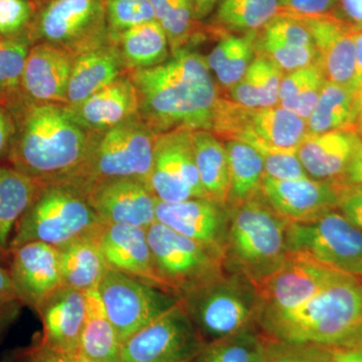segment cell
Returning <instances> with one entry per match:
<instances>
[{
  "instance_id": "34",
  "label": "cell",
  "mask_w": 362,
  "mask_h": 362,
  "mask_svg": "<svg viewBox=\"0 0 362 362\" xmlns=\"http://www.w3.org/2000/svg\"><path fill=\"white\" fill-rule=\"evenodd\" d=\"M285 73L270 59L257 56L232 89L228 99L249 108H266L279 105V89Z\"/></svg>"
},
{
  "instance_id": "27",
  "label": "cell",
  "mask_w": 362,
  "mask_h": 362,
  "mask_svg": "<svg viewBox=\"0 0 362 362\" xmlns=\"http://www.w3.org/2000/svg\"><path fill=\"white\" fill-rule=\"evenodd\" d=\"M101 228L58 247L62 286L81 292L89 291L99 286L108 269L100 249Z\"/></svg>"
},
{
  "instance_id": "41",
  "label": "cell",
  "mask_w": 362,
  "mask_h": 362,
  "mask_svg": "<svg viewBox=\"0 0 362 362\" xmlns=\"http://www.w3.org/2000/svg\"><path fill=\"white\" fill-rule=\"evenodd\" d=\"M264 337V335H263ZM334 347L264 337L265 362H331Z\"/></svg>"
},
{
  "instance_id": "25",
  "label": "cell",
  "mask_w": 362,
  "mask_h": 362,
  "mask_svg": "<svg viewBox=\"0 0 362 362\" xmlns=\"http://www.w3.org/2000/svg\"><path fill=\"white\" fill-rule=\"evenodd\" d=\"M362 142L356 129L307 133L297 149V156L309 177L337 180L346 170L354 152Z\"/></svg>"
},
{
  "instance_id": "31",
  "label": "cell",
  "mask_w": 362,
  "mask_h": 362,
  "mask_svg": "<svg viewBox=\"0 0 362 362\" xmlns=\"http://www.w3.org/2000/svg\"><path fill=\"white\" fill-rule=\"evenodd\" d=\"M356 92L326 81L311 115L307 119L309 134L335 130L356 129L358 121Z\"/></svg>"
},
{
  "instance_id": "43",
  "label": "cell",
  "mask_w": 362,
  "mask_h": 362,
  "mask_svg": "<svg viewBox=\"0 0 362 362\" xmlns=\"http://www.w3.org/2000/svg\"><path fill=\"white\" fill-rule=\"evenodd\" d=\"M257 56L270 59L272 63L275 64L285 74L314 65L318 58L315 47H291L259 37Z\"/></svg>"
},
{
  "instance_id": "53",
  "label": "cell",
  "mask_w": 362,
  "mask_h": 362,
  "mask_svg": "<svg viewBox=\"0 0 362 362\" xmlns=\"http://www.w3.org/2000/svg\"><path fill=\"white\" fill-rule=\"evenodd\" d=\"M350 33L356 45V92L362 87V26H350Z\"/></svg>"
},
{
  "instance_id": "28",
  "label": "cell",
  "mask_w": 362,
  "mask_h": 362,
  "mask_svg": "<svg viewBox=\"0 0 362 362\" xmlns=\"http://www.w3.org/2000/svg\"><path fill=\"white\" fill-rule=\"evenodd\" d=\"M44 183L14 168L0 166V259L8 262L14 228Z\"/></svg>"
},
{
  "instance_id": "19",
  "label": "cell",
  "mask_w": 362,
  "mask_h": 362,
  "mask_svg": "<svg viewBox=\"0 0 362 362\" xmlns=\"http://www.w3.org/2000/svg\"><path fill=\"white\" fill-rule=\"evenodd\" d=\"M11 283L23 306L35 309L62 286L58 247L30 242L9 251Z\"/></svg>"
},
{
  "instance_id": "47",
  "label": "cell",
  "mask_w": 362,
  "mask_h": 362,
  "mask_svg": "<svg viewBox=\"0 0 362 362\" xmlns=\"http://www.w3.org/2000/svg\"><path fill=\"white\" fill-rule=\"evenodd\" d=\"M337 211L362 230V187H344Z\"/></svg>"
},
{
  "instance_id": "22",
  "label": "cell",
  "mask_w": 362,
  "mask_h": 362,
  "mask_svg": "<svg viewBox=\"0 0 362 362\" xmlns=\"http://www.w3.org/2000/svg\"><path fill=\"white\" fill-rule=\"evenodd\" d=\"M99 245L108 268L168 291L154 268L147 230L104 223L100 228Z\"/></svg>"
},
{
  "instance_id": "4",
  "label": "cell",
  "mask_w": 362,
  "mask_h": 362,
  "mask_svg": "<svg viewBox=\"0 0 362 362\" xmlns=\"http://www.w3.org/2000/svg\"><path fill=\"white\" fill-rule=\"evenodd\" d=\"M287 223L261 194L230 209L225 270L245 276L259 288L287 259Z\"/></svg>"
},
{
  "instance_id": "29",
  "label": "cell",
  "mask_w": 362,
  "mask_h": 362,
  "mask_svg": "<svg viewBox=\"0 0 362 362\" xmlns=\"http://www.w3.org/2000/svg\"><path fill=\"white\" fill-rule=\"evenodd\" d=\"M126 73L153 68L168 61V37L156 21L142 23L122 33H110Z\"/></svg>"
},
{
  "instance_id": "21",
  "label": "cell",
  "mask_w": 362,
  "mask_h": 362,
  "mask_svg": "<svg viewBox=\"0 0 362 362\" xmlns=\"http://www.w3.org/2000/svg\"><path fill=\"white\" fill-rule=\"evenodd\" d=\"M308 28L317 52V65L327 82L356 92V45L350 26L328 16L297 18Z\"/></svg>"
},
{
  "instance_id": "3",
  "label": "cell",
  "mask_w": 362,
  "mask_h": 362,
  "mask_svg": "<svg viewBox=\"0 0 362 362\" xmlns=\"http://www.w3.org/2000/svg\"><path fill=\"white\" fill-rule=\"evenodd\" d=\"M259 329L284 341L362 349V278L330 286L291 310L262 312Z\"/></svg>"
},
{
  "instance_id": "44",
  "label": "cell",
  "mask_w": 362,
  "mask_h": 362,
  "mask_svg": "<svg viewBox=\"0 0 362 362\" xmlns=\"http://www.w3.org/2000/svg\"><path fill=\"white\" fill-rule=\"evenodd\" d=\"M264 39L274 40L291 47H314L308 28L299 18L294 16H276L264 26Z\"/></svg>"
},
{
  "instance_id": "24",
  "label": "cell",
  "mask_w": 362,
  "mask_h": 362,
  "mask_svg": "<svg viewBox=\"0 0 362 362\" xmlns=\"http://www.w3.org/2000/svg\"><path fill=\"white\" fill-rule=\"evenodd\" d=\"M73 120L89 133L102 132L139 115L134 83L124 74L77 105H66Z\"/></svg>"
},
{
  "instance_id": "50",
  "label": "cell",
  "mask_w": 362,
  "mask_h": 362,
  "mask_svg": "<svg viewBox=\"0 0 362 362\" xmlns=\"http://www.w3.org/2000/svg\"><path fill=\"white\" fill-rule=\"evenodd\" d=\"M16 131L13 114L0 105V159L8 156Z\"/></svg>"
},
{
  "instance_id": "1",
  "label": "cell",
  "mask_w": 362,
  "mask_h": 362,
  "mask_svg": "<svg viewBox=\"0 0 362 362\" xmlns=\"http://www.w3.org/2000/svg\"><path fill=\"white\" fill-rule=\"evenodd\" d=\"M206 58L185 47L153 68L128 73L139 99V117L156 134L175 129L211 131L218 89Z\"/></svg>"
},
{
  "instance_id": "13",
  "label": "cell",
  "mask_w": 362,
  "mask_h": 362,
  "mask_svg": "<svg viewBox=\"0 0 362 362\" xmlns=\"http://www.w3.org/2000/svg\"><path fill=\"white\" fill-rule=\"evenodd\" d=\"M206 344L180 302L121 343V362H189Z\"/></svg>"
},
{
  "instance_id": "55",
  "label": "cell",
  "mask_w": 362,
  "mask_h": 362,
  "mask_svg": "<svg viewBox=\"0 0 362 362\" xmlns=\"http://www.w3.org/2000/svg\"><path fill=\"white\" fill-rule=\"evenodd\" d=\"M331 362H362V349H335Z\"/></svg>"
},
{
  "instance_id": "15",
  "label": "cell",
  "mask_w": 362,
  "mask_h": 362,
  "mask_svg": "<svg viewBox=\"0 0 362 362\" xmlns=\"http://www.w3.org/2000/svg\"><path fill=\"white\" fill-rule=\"evenodd\" d=\"M352 277L356 276L335 270L308 257L288 254L283 265L259 286L263 312L291 310L326 288Z\"/></svg>"
},
{
  "instance_id": "20",
  "label": "cell",
  "mask_w": 362,
  "mask_h": 362,
  "mask_svg": "<svg viewBox=\"0 0 362 362\" xmlns=\"http://www.w3.org/2000/svg\"><path fill=\"white\" fill-rule=\"evenodd\" d=\"M35 311L42 325L40 346L56 354H78L86 319L84 292L61 286Z\"/></svg>"
},
{
  "instance_id": "32",
  "label": "cell",
  "mask_w": 362,
  "mask_h": 362,
  "mask_svg": "<svg viewBox=\"0 0 362 362\" xmlns=\"http://www.w3.org/2000/svg\"><path fill=\"white\" fill-rule=\"evenodd\" d=\"M195 163L209 199L226 204L230 192V166L226 144L209 131H194Z\"/></svg>"
},
{
  "instance_id": "5",
  "label": "cell",
  "mask_w": 362,
  "mask_h": 362,
  "mask_svg": "<svg viewBox=\"0 0 362 362\" xmlns=\"http://www.w3.org/2000/svg\"><path fill=\"white\" fill-rule=\"evenodd\" d=\"M157 134L139 115L102 132L90 133L89 147L82 165L66 183L84 194L105 181L134 178L150 188ZM152 190V189H151Z\"/></svg>"
},
{
  "instance_id": "49",
  "label": "cell",
  "mask_w": 362,
  "mask_h": 362,
  "mask_svg": "<svg viewBox=\"0 0 362 362\" xmlns=\"http://www.w3.org/2000/svg\"><path fill=\"white\" fill-rule=\"evenodd\" d=\"M21 362H99L90 361L81 354H61L40 346L39 343L21 350L18 354Z\"/></svg>"
},
{
  "instance_id": "59",
  "label": "cell",
  "mask_w": 362,
  "mask_h": 362,
  "mask_svg": "<svg viewBox=\"0 0 362 362\" xmlns=\"http://www.w3.org/2000/svg\"><path fill=\"white\" fill-rule=\"evenodd\" d=\"M356 130L362 138V112H361V114H359L358 121H357Z\"/></svg>"
},
{
  "instance_id": "12",
  "label": "cell",
  "mask_w": 362,
  "mask_h": 362,
  "mask_svg": "<svg viewBox=\"0 0 362 362\" xmlns=\"http://www.w3.org/2000/svg\"><path fill=\"white\" fill-rule=\"evenodd\" d=\"M98 290L121 343L180 302L175 293L111 268L105 272Z\"/></svg>"
},
{
  "instance_id": "46",
  "label": "cell",
  "mask_w": 362,
  "mask_h": 362,
  "mask_svg": "<svg viewBox=\"0 0 362 362\" xmlns=\"http://www.w3.org/2000/svg\"><path fill=\"white\" fill-rule=\"evenodd\" d=\"M258 152L263 157L265 175L268 177L280 180L309 177L296 150L265 149Z\"/></svg>"
},
{
  "instance_id": "35",
  "label": "cell",
  "mask_w": 362,
  "mask_h": 362,
  "mask_svg": "<svg viewBox=\"0 0 362 362\" xmlns=\"http://www.w3.org/2000/svg\"><path fill=\"white\" fill-rule=\"evenodd\" d=\"M258 33L223 37L206 58L209 70L216 74L223 89H232L239 83L257 57Z\"/></svg>"
},
{
  "instance_id": "2",
  "label": "cell",
  "mask_w": 362,
  "mask_h": 362,
  "mask_svg": "<svg viewBox=\"0 0 362 362\" xmlns=\"http://www.w3.org/2000/svg\"><path fill=\"white\" fill-rule=\"evenodd\" d=\"M16 131L9 163L42 183L59 182L82 165L90 133L73 120L66 105L26 99L13 116Z\"/></svg>"
},
{
  "instance_id": "54",
  "label": "cell",
  "mask_w": 362,
  "mask_h": 362,
  "mask_svg": "<svg viewBox=\"0 0 362 362\" xmlns=\"http://www.w3.org/2000/svg\"><path fill=\"white\" fill-rule=\"evenodd\" d=\"M340 4L345 16L362 26V0H340Z\"/></svg>"
},
{
  "instance_id": "51",
  "label": "cell",
  "mask_w": 362,
  "mask_h": 362,
  "mask_svg": "<svg viewBox=\"0 0 362 362\" xmlns=\"http://www.w3.org/2000/svg\"><path fill=\"white\" fill-rule=\"evenodd\" d=\"M23 307L18 298L0 295V337L16 320Z\"/></svg>"
},
{
  "instance_id": "17",
  "label": "cell",
  "mask_w": 362,
  "mask_h": 362,
  "mask_svg": "<svg viewBox=\"0 0 362 362\" xmlns=\"http://www.w3.org/2000/svg\"><path fill=\"white\" fill-rule=\"evenodd\" d=\"M156 220L223 259L230 221L228 204L207 197L180 202L158 201Z\"/></svg>"
},
{
  "instance_id": "58",
  "label": "cell",
  "mask_w": 362,
  "mask_h": 362,
  "mask_svg": "<svg viewBox=\"0 0 362 362\" xmlns=\"http://www.w3.org/2000/svg\"><path fill=\"white\" fill-rule=\"evenodd\" d=\"M357 104H358L359 110L362 112V87L359 88L356 92Z\"/></svg>"
},
{
  "instance_id": "40",
  "label": "cell",
  "mask_w": 362,
  "mask_h": 362,
  "mask_svg": "<svg viewBox=\"0 0 362 362\" xmlns=\"http://www.w3.org/2000/svg\"><path fill=\"white\" fill-rule=\"evenodd\" d=\"M30 49L28 37L18 35L0 39V94L20 89Z\"/></svg>"
},
{
  "instance_id": "39",
  "label": "cell",
  "mask_w": 362,
  "mask_h": 362,
  "mask_svg": "<svg viewBox=\"0 0 362 362\" xmlns=\"http://www.w3.org/2000/svg\"><path fill=\"white\" fill-rule=\"evenodd\" d=\"M156 21L163 28L171 54L194 39L195 18L189 0H151Z\"/></svg>"
},
{
  "instance_id": "18",
  "label": "cell",
  "mask_w": 362,
  "mask_h": 362,
  "mask_svg": "<svg viewBox=\"0 0 362 362\" xmlns=\"http://www.w3.org/2000/svg\"><path fill=\"white\" fill-rule=\"evenodd\" d=\"M84 195L104 223L147 230L157 221L158 199L141 180L121 178L105 181L90 187Z\"/></svg>"
},
{
  "instance_id": "37",
  "label": "cell",
  "mask_w": 362,
  "mask_h": 362,
  "mask_svg": "<svg viewBox=\"0 0 362 362\" xmlns=\"http://www.w3.org/2000/svg\"><path fill=\"white\" fill-rule=\"evenodd\" d=\"M264 350L258 327L206 343L189 362H256Z\"/></svg>"
},
{
  "instance_id": "38",
  "label": "cell",
  "mask_w": 362,
  "mask_h": 362,
  "mask_svg": "<svg viewBox=\"0 0 362 362\" xmlns=\"http://www.w3.org/2000/svg\"><path fill=\"white\" fill-rule=\"evenodd\" d=\"M281 11V0H223L218 21L230 30L256 32L264 28Z\"/></svg>"
},
{
  "instance_id": "16",
  "label": "cell",
  "mask_w": 362,
  "mask_h": 362,
  "mask_svg": "<svg viewBox=\"0 0 362 362\" xmlns=\"http://www.w3.org/2000/svg\"><path fill=\"white\" fill-rule=\"evenodd\" d=\"M342 185L337 180H274L265 175L261 195L277 216L289 223L315 220L337 211Z\"/></svg>"
},
{
  "instance_id": "56",
  "label": "cell",
  "mask_w": 362,
  "mask_h": 362,
  "mask_svg": "<svg viewBox=\"0 0 362 362\" xmlns=\"http://www.w3.org/2000/svg\"><path fill=\"white\" fill-rule=\"evenodd\" d=\"M0 295L18 298L14 291L13 283H11L8 268L2 265L1 259H0Z\"/></svg>"
},
{
  "instance_id": "30",
  "label": "cell",
  "mask_w": 362,
  "mask_h": 362,
  "mask_svg": "<svg viewBox=\"0 0 362 362\" xmlns=\"http://www.w3.org/2000/svg\"><path fill=\"white\" fill-rule=\"evenodd\" d=\"M86 319L78 354L99 362H121V341L97 288L84 292Z\"/></svg>"
},
{
  "instance_id": "14",
  "label": "cell",
  "mask_w": 362,
  "mask_h": 362,
  "mask_svg": "<svg viewBox=\"0 0 362 362\" xmlns=\"http://www.w3.org/2000/svg\"><path fill=\"white\" fill-rule=\"evenodd\" d=\"M192 133L182 128L157 135L150 187L159 202L207 197L195 163Z\"/></svg>"
},
{
  "instance_id": "48",
  "label": "cell",
  "mask_w": 362,
  "mask_h": 362,
  "mask_svg": "<svg viewBox=\"0 0 362 362\" xmlns=\"http://www.w3.org/2000/svg\"><path fill=\"white\" fill-rule=\"evenodd\" d=\"M335 0H281V9L294 18L325 16L334 6Z\"/></svg>"
},
{
  "instance_id": "23",
  "label": "cell",
  "mask_w": 362,
  "mask_h": 362,
  "mask_svg": "<svg viewBox=\"0 0 362 362\" xmlns=\"http://www.w3.org/2000/svg\"><path fill=\"white\" fill-rule=\"evenodd\" d=\"M74 59L69 52L45 42L30 47L21 83L26 99L66 105Z\"/></svg>"
},
{
  "instance_id": "9",
  "label": "cell",
  "mask_w": 362,
  "mask_h": 362,
  "mask_svg": "<svg viewBox=\"0 0 362 362\" xmlns=\"http://www.w3.org/2000/svg\"><path fill=\"white\" fill-rule=\"evenodd\" d=\"M30 26V39L59 47L74 58L111 40L106 0H44Z\"/></svg>"
},
{
  "instance_id": "57",
  "label": "cell",
  "mask_w": 362,
  "mask_h": 362,
  "mask_svg": "<svg viewBox=\"0 0 362 362\" xmlns=\"http://www.w3.org/2000/svg\"><path fill=\"white\" fill-rule=\"evenodd\" d=\"M194 9L195 20H202L213 11L218 0H189Z\"/></svg>"
},
{
  "instance_id": "42",
  "label": "cell",
  "mask_w": 362,
  "mask_h": 362,
  "mask_svg": "<svg viewBox=\"0 0 362 362\" xmlns=\"http://www.w3.org/2000/svg\"><path fill=\"white\" fill-rule=\"evenodd\" d=\"M106 18L110 33H122L156 21L151 0H106Z\"/></svg>"
},
{
  "instance_id": "45",
  "label": "cell",
  "mask_w": 362,
  "mask_h": 362,
  "mask_svg": "<svg viewBox=\"0 0 362 362\" xmlns=\"http://www.w3.org/2000/svg\"><path fill=\"white\" fill-rule=\"evenodd\" d=\"M35 8L33 0H0V37L21 35L32 25Z\"/></svg>"
},
{
  "instance_id": "11",
  "label": "cell",
  "mask_w": 362,
  "mask_h": 362,
  "mask_svg": "<svg viewBox=\"0 0 362 362\" xmlns=\"http://www.w3.org/2000/svg\"><path fill=\"white\" fill-rule=\"evenodd\" d=\"M147 238L157 276L178 296L225 270L221 256L158 221L147 228Z\"/></svg>"
},
{
  "instance_id": "36",
  "label": "cell",
  "mask_w": 362,
  "mask_h": 362,
  "mask_svg": "<svg viewBox=\"0 0 362 362\" xmlns=\"http://www.w3.org/2000/svg\"><path fill=\"white\" fill-rule=\"evenodd\" d=\"M325 82L323 71L317 64L285 74L279 89V106L307 120Z\"/></svg>"
},
{
  "instance_id": "10",
  "label": "cell",
  "mask_w": 362,
  "mask_h": 362,
  "mask_svg": "<svg viewBox=\"0 0 362 362\" xmlns=\"http://www.w3.org/2000/svg\"><path fill=\"white\" fill-rule=\"evenodd\" d=\"M286 247L288 254L308 257L335 270L362 278V230L337 209L315 220L288 221Z\"/></svg>"
},
{
  "instance_id": "61",
  "label": "cell",
  "mask_w": 362,
  "mask_h": 362,
  "mask_svg": "<svg viewBox=\"0 0 362 362\" xmlns=\"http://www.w3.org/2000/svg\"><path fill=\"white\" fill-rule=\"evenodd\" d=\"M0 39H1V37H0Z\"/></svg>"
},
{
  "instance_id": "26",
  "label": "cell",
  "mask_w": 362,
  "mask_h": 362,
  "mask_svg": "<svg viewBox=\"0 0 362 362\" xmlns=\"http://www.w3.org/2000/svg\"><path fill=\"white\" fill-rule=\"evenodd\" d=\"M126 73L113 42L92 49L74 59L66 105H77L110 85Z\"/></svg>"
},
{
  "instance_id": "33",
  "label": "cell",
  "mask_w": 362,
  "mask_h": 362,
  "mask_svg": "<svg viewBox=\"0 0 362 362\" xmlns=\"http://www.w3.org/2000/svg\"><path fill=\"white\" fill-rule=\"evenodd\" d=\"M226 149L230 166V192L226 204L233 209L261 194L265 168L259 152L247 143L228 141Z\"/></svg>"
},
{
  "instance_id": "7",
  "label": "cell",
  "mask_w": 362,
  "mask_h": 362,
  "mask_svg": "<svg viewBox=\"0 0 362 362\" xmlns=\"http://www.w3.org/2000/svg\"><path fill=\"white\" fill-rule=\"evenodd\" d=\"M104 225L84 194L64 182L44 183L18 221L9 251L30 242L59 247Z\"/></svg>"
},
{
  "instance_id": "6",
  "label": "cell",
  "mask_w": 362,
  "mask_h": 362,
  "mask_svg": "<svg viewBox=\"0 0 362 362\" xmlns=\"http://www.w3.org/2000/svg\"><path fill=\"white\" fill-rule=\"evenodd\" d=\"M180 303L206 343L259 328L264 308L259 288L226 270L182 293Z\"/></svg>"
},
{
  "instance_id": "52",
  "label": "cell",
  "mask_w": 362,
  "mask_h": 362,
  "mask_svg": "<svg viewBox=\"0 0 362 362\" xmlns=\"http://www.w3.org/2000/svg\"><path fill=\"white\" fill-rule=\"evenodd\" d=\"M337 181L344 187H362V142L354 152L346 170Z\"/></svg>"
},
{
  "instance_id": "60",
  "label": "cell",
  "mask_w": 362,
  "mask_h": 362,
  "mask_svg": "<svg viewBox=\"0 0 362 362\" xmlns=\"http://www.w3.org/2000/svg\"><path fill=\"white\" fill-rule=\"evenodd\" d=\"M256 362H265V356H264V350L263 354H262L261 356H259V358L257 359Z\"/></svg>"
},
{
  "instance_id": "8",
  "label": "cell",
  "mask_w": 362,
  "mask_h": 362,
  "mask_svg": "<svg viewBox=\"0 0 362 362\" xmlns=\"http://www.w3.org/2000/svg\"><path fill=\"white\" fill-rule=\"evenodd\" d=\"M223 141H240L257 151L265 149L296 150L307 133L306 120L297 114L272 106L249 108L220 97L211 131Z\"/></svg>"
}]
</instances>
